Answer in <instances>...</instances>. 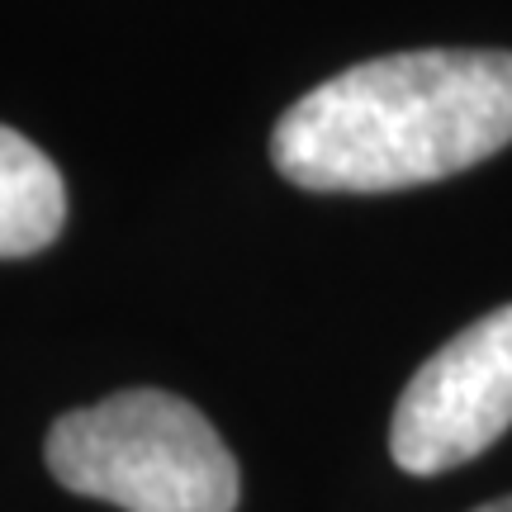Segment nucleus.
Segmentation results:
<instances>
[{"instance_id":"1","label":"nucleus","mask_w":512,"mask_h":512,"mask_svg":"<svg viewBox=\"0 0 512 512\" xmlns=\"http://www.w3.org/2000/svg\"><path fill=\"white\" fill-rule=\"evenodd\" d=\"M512 143V53L422 48L356 62L299 95L271 162L304 190L384 195L494 157Z\"/></svg>"},{"instance_id":"2","label":"nucleus","mask_w":512,"mask_h":512,"mask_svg":"<svg viewBox=\"0 0 512 512\" xmlns=\"http://www.w3.org/2000/svg\"><path fill=\"white\" fill-rule=\"evenodd\" d=\"M48 470L62 489L124 512H233L242 475L195 403L162 389H124L62 413L48 432Z\"/></svg>"},{"instance_id":"3","label":"nucleus","mask_w":512,"mask_h":512,"mask_svg":"<svg viewBox=\"0 0 512 512\" xmlns=\"http://www.w3.org/2000/svg\"><path fill=\"white\" fill-rule=\"evenodd\" d=\"M512 427V304L451 337L399 394L389 456L408 475L456 470Z\"/></svg>"},{"instance_id":"4","label":"nucleus","mask_w":512,"mask_h":512,"mask_svg":"<svg viewBox=\"0 0 512 512\" xmlns=\"http://www.w3.org/2000/svg\"><path fill=\"white\" fill-rule=\"evenodd\" d=\"M67 223V185L53 157L0 124V261L34 256Z\"/></svg>"},{"instance_id":"5","label":"nucleus","mask_w":512,"mask_h":512,"mask_svg":"<svg viewBox=\"0 0 512 512\" xmlns=\"http://www.w3.org/2000/svg\"><path fill=\"white\" fill-rule=\"evenodd\" d=\"M475 512H512V498H498V503H484V508H475Z\"/></svg>"}]
</instances>
